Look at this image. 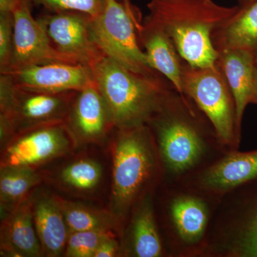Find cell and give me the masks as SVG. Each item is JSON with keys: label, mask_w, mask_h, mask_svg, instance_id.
Masks as SVG:
<instances>
[{"label": "cell", "mask_w": 257, "mask_h": 257, "mask_svg": "<svg viewBox=\"0 0 257 257\" xmlns=\"http://www.w3.org/2000/svg\"><path fill=\"white\" fill-rule=\"evenodd\" d=\"M192 104L187 96L172 92L147 124L158 150L163 183L187 178L228 151L212 126L199 119L198 108Z\"/></svg>", "instance_id": "obj_1"}, {"label": "cell", "mask_w": 257, "mask_h": 257, "mask_svg": "<svg viewBox=\"0 0 257 257\" xmlns=\"http://www.w3.org/2000/svg\"><path fill=\"white\" fill-rule=\"evenodd\" d=\"M147 18L165 32L179 57L194 67H212L219 52L212 35L239 9L212 0H152Z\"/></svg>", "instance_id": "obj_2"}, {"label": "cell", "mask_w": 257, "mask_h": 257, "mask_svg": "<svg viewBox=\"0 0 257 257\" xmlns=\"http://www.w3.org/2000/svg\"><path fill=\"white\" fill-rule=\"evenodd\" d=\"M110 211L123 225L133 208L163 183V170L148 125L115 128Z\"/></svg>", "instance_id": "obj_3"}, {"label": "cell", "mask_w": 257, "mask_h": 257, "mask_svg": "<svg viewBox=\"0 0 257 257\" xmlns=\"http://www.w3.org/2000/svg\"><path fill=\"white\" fill-rule=\"evenodd\" d=\"M90 69L115 128L148 124L173 92L159 74L137 73L106 56Z\"/></svg>", "instance_id": "obj_4"}, {"label": "cell", "mask_w": 257, "mask_h": 257, "mask_svg": "<svg viewBox=\"0 0 257 257\" xmlns=\"http://www.w3.org/2000/svg\"><path fill=\"white\" fill-rule=\"evenodd\" d=\"M162 184V222L169 256L200 257L219 201L180 182Z\"/></svg>", "instance_id": "obj_5"}, {"label": "cell", "mask_w": 257, "mask_h": 257, "mask_svg": "<svg viewBox=\"0 0 257 257\" xmlns=\"http://www.w3.org/2000/svg\"><path fill=\"white\" fill-rule=\"evenodd\" d=\"M200 257H257V178L221 199Z\"/></svg>", "instance_id": "obj_6"}, {"label": "cell", "mask_w": 257, "mask_h": 257, "mask_svg": "<svg viewBox=\"0 0 257 257\" xmlns=\"http://www.w3.org/2000/svg\"><path fill=\"white\" fill-rule=\"evenodd\" d=\"M77 92L29 90L17 86L9 74H0L1 145L26 128L65 121Z\"/></svg>", "instance_id": "obj_7"}, {"label": "cell", "mask_w": 257, "mask_h": 257, "mask_svg": "<svg viewBox=\"0 0 257 257\" xmlns=\"http://www.w3.org/2000/svg\"><path fill=\"white\" fill-rule=\"evenodd\" d=\"M182 83L184 95L207 118L221 145L228 151L238 150L234 99L217 63L205 68L182 66Z\"/></svg>", "instance_id": "obj_8"}, {"label": "cell", "mask_w": 257, "mask_h": 257, "mask_svg": "<svg viewBox=\"0 0 257 257\" xmlns=\"http://www.w3.org/2000/svg\"><path fill=\"white\" fill-rule=\"evenodd\" d=\"M139 13L131 5L117 0H106L104 11L91 20L94 43L103 55L137 73L159 74L140 48L138 30L141 27Z\"/></svg>", "instance_id": "obj_9"}, {"label": "cell", "mask_w": 257, "mask_h": 257, "mask_svg": "<svg viewBox=\"0 0 257 257\" xmlns=\"http://www.w3.org/2000/svg\"><path fill=\"white\" fill-rule=\"evenodd\" d=\"M77 146L65 121L32 126L15 134L3 147L1 167L35 169L67 155Z\"/></svg>", "instance_id": "obj_10"}, {"label": "cell", "mask_w": 257, "mask_h": 257, "mask_svg": "<svg viewBox=\"0 0 257 257\" xmlns=\"http://www.w3.org/2000/svg\"><path fill=\"white\" fill-rule=\"evenodd\" d=\"M257 178V150H229L187 178L179 181L201 194L220 202L226 194Z\"/></svg>", "instance_id": "obj_11"}, {"label": "cell", "mask_w": 257, "mask_h": 257, "mask_svg": "<svg viewBox=\"0 0 257 257\" xmlns=\"http://www.w3.org/2000/svg\"><path fill=\"white\" fill-rule=\"evenodd\" d=\"M32 0H23L13 12V59L9 69L5 73L35 64L54 62L79 64L74 57L64 55L55 48L41 24L32 16Z\"/></svg>", "instance_id": "obj_12"}, {"label": "cell", "mask_w": 257, "mask_h": 257, "mask_svg": "<svg viewBox=\"0 0 257 257\" xmlns=\"http://www.w3.org/2000/svg\"><path fill=\"white\" fill-rule=\"evenodd\" d=\"M57 50L90 67L103 56L91 32V18L79 12H60L37 18Z\"/></svg>", "instance_id": "obj_13"}, {"label": "cell", "mask_w": 257, "mask_h": 257, "mask_svg": "<svg viewBox=\"0 0 257 257\" xmlns=\"http://www.w3.org/2000/svg\"><path fill=\"white\" fill-rule=\"evenodd\" d=\"M77 145L100 144L115 126L94 79L74 96L65 120Z\"/></svg>", "instance_id": "obj_14"}, {"label": "cell", "mask_w": 257, "mask_h": 257, "mask_svg": "<svg viewBox=\"0 0 257 257\" xmlns=\"http://www.w3.org/2000/svg\"><path fill=\"white\" fill-rule=\"evenodd\" d=\"M18 87L49 93L78 92L92 82L90 67L81 64H39L4 73Z\"/></svg>", "instance_id": "obj_15"}, {"label": "cell", "mask_w": 257, "mask_h": 257, "mask_svg": "<svg viewBox=\"0 0 257 257\" xmlns=\"http://www.w3.org/2000/svg\"><path fill=\"white\" fill-rule=\"evenodd\" d=\"M154 193L147 194L128 216L120 243L121 256L161 257L168 254L157 220Z\"/></svg>", "instance_id": "obj_16"}, {"label": "cell", "mask_w": 257, "mask_h": 257, "mask_svg": "<svg viewBox=\"0 0 257 257\" xmlns=\"http://www.w3.org/2000/svg\"><path fill=\"white\" fill-rule=\"evenodd\" d=\"M0 248L2 256H44L32 209V194L2 216Z\"/></svg>", "instance_id": "obj_17"}, {"label": "cell", "mask_w": 257, "mask_h": 257, "mask_svg": "<svg viewBox=\"0 0 257 257\" xmlns=\"http://www.w3.org/2000/svg\"><path fill=\"white\" fill-rule=\"evenodd\" d=\"M218 52L217 64L234 97L236 128L241 138L243 113L248 104H255L256 55L241 50H224Z\"/></svg>", "instance_id": "obj_18"}, {"label": "cell", "mask_w": 257, "mask_h": 257, "mask_svg": "<svg viewBox=\"0 0 257 257\" xmlns=\"http://www.w3.org/2000/svg\"><path fill=\"white\" fill-rule=\"evenodd\" d=\"M34 220L44 256L64 254L69 230L57 196L32 194Z\"/></svg>", "instance_id": "obj_19"}, {"label": "cell", "mask_w": 257, "mask_h": 257, "mask_svg": "<svg viewBox=\"0 0 257 257\" xmlns=\"http://www.w3.org/2000/svg\"><path fill=\"white\" fill-rule=\"evenodd\" d=\"M139 38L145 48L149 63L172 84L176 92L184 94L182 65L170 37L150 18L145 19L138 30Z\"/></svg>", "instance_id": "obj_20"}, {"label": "cell", "mask_w": 257, "mask_h": 257, "mask_svg": "<svg viewBox=\"0 0 257 257\" xmlns=\"http://www.w3.org/2000/svg\"><path fill=\"white\" fill-rule=\"evenodd\" d=\"M216 50H241L257 57V1L239 9L212 35Z\"/></svg>", "instance_id": "obj_21"}, {"label": "cell", "mask_w": 257, "mask_h": 257, "mask_svg": "<svg viewBox=\"0 0 257 257\" xmlns=\"http://www.w3.org/2000/svg\"><path fill=\"white\" fill-rule=\"evenodd\" d=\"M42 181L41 175L35 169L24 167H1V216L30 197L32 192Z\"/></svg>", "instance_id": "obj_22"}, {"label": "cell", "mask_w": 257, "mask_h": 257, "mask_svg": "<svg viewBox=\"0 0 257 257\" xmlns=\"http://www.w3.org/2000/svg\"><path fill=\"white\" fill-rule=\"evenodd\" d=\"M57 199L70 233L87 230L119 231L122 226L110 210L96 209L60 197Z\"/></svg>", "instance_id": "obj_23"}, {"label": "cell", "mask_w": 257, "mask_h": 257, "mask_svg": "<svg viewBox=\"0 0 257 257\" xmlns=\"http://www.w3.org/2000/svg\"><path fill=\"white\" fill-rule=\"evenodd\" d=\"M103 168L99 162L89 157L76 159L57 172V183L74 194H90L100 185Z\"/></svg>", "instance_id": "obj_24"}, {"label": "cell", "mask_w": 257, "mask_h": 257, "mask_svg": "<svg viewBox=\"0 0 257 257\" xmlns=\"http://www.w3.org/2000/svg\"><path fill=\"white\" fill-rule=\"evenodd\" d=\"M114 234L110 230H87L69 234L64 256L94 257L96 249L106 238Z\"/></svg>", "instance_id": "obj_25"}, {"label": "cell", "mask_w": 257, "mask_h": 257, "mask_svg": "<svg viewBox=\"0 0 257 257\" xmlns=\"http://www.w3.org/2000/svg\"><path fill=\"white\" fill-rule=\"evenodd\" d=\"M32 3L50 13L79 12L95 18L104 11L106 0H32Z\"/></svg>", "instance_id": "obj_26"}, {"label": "cell", "mask_w": 257, "mask_h": 257, "mask_svg": "<svg viewBox=\"0 0 257 257\" xmlns=\"http://www.w3.org/2000/svg\"><path fill=\"white\" fill-rule=\"evenodd\" d=\"M14 47V17L0 13V73L9 69Z\"/></svg>", "instance_id": "obj_27"}, {"label": "cell", "mask_w": 257, "mask_h": 257, "mask_svg": "<svg viewBox=\"0 0 257 257\" xmlns=\"http://www.w3.org/2000/svg\"><path fill=\"white\" fill-rule=\"evenodd\" d=\"M119 254H121V244L113 234L101 242L94 257H114Z\"/></svg>", "instance_id": "obj_28"}, {"label": "cell", "mask_w": 257, "mask_h": 257, "mask_svg": "<svg viewBox=\"0 0 257 257\" xmlns=\"http://www.w3.org/2000/svg\"><path fill=\"white\" fill-rule=\"evenodd\" d=\"M23 0H0V13H12Z\"/></svg>", "instance_id": "obj_29"}, {"label": "cell", "mask_w": 257, "mask_h": 257, "mask_svg": "<svg viewBox=\"0 0 257 257\" xmlns=\"http://www.w3.org/2000/svg\"><path fill=\"white\" fill-rule=\"evenodd\" d=\"M257 0H239V7L247 6L248 5L252 4Z\"/></svg>", "instance_id": "obj_30"}, {"label": "cell", "mask_w": 257, "mask_h": 257, "mask_svg": "<svg viewBox=\"0 0 257 257\" xmlns=\"http://www.w3.org/2000/svg\"><path fill=\"white\" fill-rule=\"evenodd\" d=\"M254 99H255V104H257V64H256V79H255Z\"/></svg>", "instance_id": "obj_31"}, {"label": "cell", "mask_w": 257, "mask_h": 257, "mask_svg": "<svg viewBox=\"0 0 257 257\" xmlns=\"http://www.w3.org/2000/svg\"><path fill=\"white\" fill-rule=\"evenodd\" d=\"M123 3H124L125 5H128V6H130L131 3H130V0H123Z\"/></svg>", "instance_id": "obj_32"}, {"label": "cell", "mask_w": 257, "mask_h": 257, "mask_svg": "<svg viewBox=\"0 0 257 257\" xmlns=\"http://www.w3.org/2000/svg\"><path fill=\"white\" fill-rule=\"evenodd\" d=\"M256 64H257V57H256Z\"/></svg>", "instance_id": "obj_33"}]
</instances>
